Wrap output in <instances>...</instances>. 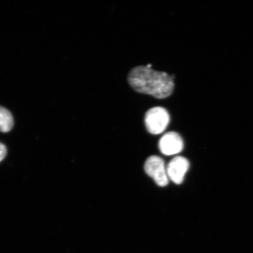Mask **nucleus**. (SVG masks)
<instances>
[{
	"instance_id": "nucleus-1",
	"label": "nucleus",
	"mask_w": 253,
	"mask_h": 253,
	"mask_svg": "<svg viewBox=\"0 0 253 253\" xmlns=\"http://www.w3.org/2000/svg\"><path fill=\"white\" fill-rule=\"evenodd\" d=\"M128 81L138 93L165 99L173 92V77L166 72L154 70L147 66H137L129 72Z\"/></svg>"
},
{
	"instance_id": "nucleus-2",
	"label": "nucleus",
	"mask_w": 253,
	"mask_h": 253,
	"mask_svg": "<svg viewBox=\"0 0 253 253\" xmlns=\"http://www.w3.org/2000/svg\"><path fill=\"white\" fill-rule=\"evenodd\" d=\"M170 122L169 112L162 107H155L148 111L145 124L150 133L158 135L166 130Z\"/></svg>"
},
{
	"instance_id": "nucleus-3",
	"label": "nucleus",
	"mask_w": 253,
	"mask_h": 253,
	"mask_svg": "<svg viewBox=\"0 0 253 253\" xmlns=\"http://www.w3.org/2000/svg\"><path fill=\"white\" fill-rule=\"evenodd\" d=\"M144 169L147 175L153 178L158 186L164 187L169 184L167 167L163 158L156 156L148 158L145 161Z\"/></svg>"
},
{
	"instance_id": "nucleus-4",
	"label": "nucleus",
	"mask_w": 253,
	"mask_h": 253,
	"mask_svg": "<svg viewBox=\"0 0 253 253\" xmlns=\"http://www.w3.org/2000/svg\"><path fill=\"white\" fill-rule=\"evenodd\" d=\"M189 161L185 157L178 156L173 158L167 167L169 179L175 184H181L189 169Z\"/></svg>"
},
{
	"instance_id": "nucleus-5",
	"label": "nucleus",
	"mask_w": 253,
	"mask_h": 253,
	"mask_svg": "<svg viewBox=\"0 0 253 253\" xmlns=\"http://www.w3.org/2000/svg\"><path fill=\"white\" fill-rule=\"evenodd\" d=\"M159 148L161 153L166 156H173L181 153L183 148L181 135L174 131L167 132L160 139Z\"/></svg>"
},
{
	"instance_id": "nucleus-6",
	"label": "nucleus",
	"mask_w": 253,
	"mask_h": 253,
	"mask_svg": "<svg viewBox=\"0 0 253 253\" xmlns=\"http://www.w3.org/2000/svg\"><path fill=\"white\" fill-rule=\"evenodd\" d=\"M14 126V119L11 113L0 106V131L7 132L11 130Z\"/></svg>"
},
{
	"instance_id": "nucleus-7",
	"label": "nucleus",
	"mask_w": 253,
	"mask_h": 253,
	"mask_svg": "<svg viewBox=\"0 0 253 253\" xmlns=\"http://www.w3.org/2000/svg\"><path fill=\"white\" fill-rule=\"evenodd\" d=\"M7 154V148L5 145L0 142V162L4 159Z\"/></svg>"
}]
</instances>
